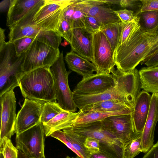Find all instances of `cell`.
Returning a JSON list of instances; mask_svg holds the SVG:
<instances>
[{
    "label": "cell",
    "mask_w": 158,
    "mask_h": 158,
    "mask_svg": "<svg viewBox=\"0 0 158 158\" xmlns=\"http://www.w3.org/2000/svg\"><path fill=\"white\" fill-rule=\"evenodd\" d=\"M79 111L73 112L63 110L47 123L42 124L45 135L50 136L54 132L72 127Z\"/></svg>",
    "instance_id": "cell-21"
},
{
    "label": "cell",
    "mask_w": 158,
    "mask_h": 158,
    "mask_svg": "<svg viewBox=\"0 0 158 158\" xmlns=\"http://www.w3.org/2000/svg\"><path fill=\"white\" fill-rule=\"evenodd\" d=\"M45 134L42 123L36 125L16 135V148L31 158L45 157Z\"/></svg>",
    "instance_id": "cell-8"
},
{
    "label": "cell",
    "mask_w": 158,
    "mask_h": 158,
    "mask_svg": "<svg viewBox=\"0 0 158 158\" xmlns=\"http://www.w3.org/2000/svg\"><path fill=\"white\" fill-rule=\"evenodd\" d=\"M142 6L140 12L158 10V0H140Z\"/></svg>",
    "instance_id": "cell-40"
},
{
    "label": "cell",
    "mask_w": 158,
    "mask_h": 158,
    "mask_svg": "<svg viewBox=\"0 0 158 158\" xmlns=\"http://www.w3.org/2000/svg\"><path fill=\"white\" fill-rule=\"evenodd\" d=\"M64 59L71 71L75 72L83 77L89 76L94 72H98L94 64L71 50L66 53Z\"/></svg>",
    "instance_id": "cell-20"
},
{
    "label": "cell",
    "mask_w": 158,
    "mask_h": 158,
    "mask_svg": "<svg viewBox=\"0 0 158 158\" xmlns=\"http://www.w3.org/2000/svg\"><path fill=\"white\" fill-rule=\"evenodd\" d=\"M60 53L59 48L54 49L35 40L24 53L22 69L27 73L40 68H50Z\"/></svg>",
    "instance_id": "cell-6"
},
{
    "label": "cell",
    "mask_w": 158,
    "mask_h": 158,
    "mask_svg": "<svg viewBox=\"0 0 158 158\" xmlns=\"http://www.w3.org/2000/svg\"><path fill=\"white\" fill-rule=\"evenodd\" d=\"M0 152L4 158H18V149L14 146L10 139L6 137L0 141Z\"/></svg>",
    "instance_id": "cell-31"
},
{
    "label": "cell",
    "mask_w": 158,
    "mask_h": 158,
    "mask_svg": "<svg viewBox=\"0 0 158 158\" xmlns=\"http://www.w3.org/2000/svg\"><path fill=\"white\" fill-rule=\"evenodd\" d=\"M66 136L71 143L74 148L83 158H90L91 155L84 145L86 137L81 135L73 131L71 128L63 130Z\"/></svg>",
    "instance_id": "cell-28"
},
{
    "label": "cell",
    "mask_w": 158,
    "mask_h": 158,
    "mask_svg": "<svg viewBox=\"0 0 158 158\" xmlns=\"http://www.w3.org/2000/svg\"><path fill=\"white\" fill-rule=\"evenodd\" d=\"M65 7L55 4L45 3L35 15L33 22L43 29L58 32Z\"/></svg>",
    "instance_id": "cell-15"
},
{
    "label": "cell",
    "mask_w": 158,
    "mask_h": 158,
    "mask_svg": "<svg viewBox=\"0 0 158 158\" xmlns=\"http://www.w3.org/2000/svg\"><path fill=\"white\" fill-rule=\"evenodd\" d=\"M154 34H156V35H158V26L156 28V29H155Z\"/></svg>",
    "instance_id": "cell-50"
},
{
    "label": "cell",
    "mask_w": 158,
    "mask_h": 158,
    "mask_svg": "<svg viewBox=\"0 0 158 158\" xmlns=\"http://www.w3.org/2000/svg\"><path fill=\"white\" fill-rule=\"evenodd\" d=\"M50 136L62 142L80 158H83L82 156L74 148L71 143L63 131L61 130L56 131L53 132Z\"/></svg>",
    "instance_id": "cell-37"
},
{
    "label": "cell",
    "mask_w": 158,
    "mask_h": 158,
    "mask_svg": "<svg viewBox=\"0 0 158 158\" xmlns=\"http://www.w3.org/2000/svg\"><path fill=\"white\" fill-rule=\"evenodd\" d=\"M141 133L124 146V158H134L142 152L141 148Z\"/></svg>",
    "instance_id": "cell-30"
},
{
    "label": "cell",
    "mask_w": 158,
    "mask_h": 158,
    "mask_svg": "<svg viewBox=\"0 0 158 158\" xmlns=\"http://www.w3.org/2000/svg\"><path fill=\"white\" fill-rule=\"evenodd\" d=\"M64 110L56 100L45 102L42 113L41 122L42 124L47 123Z\"/></svg>",
    "instance_id": "cell-29"
},
{
    "label": "cell",
    "mask_w": 158,
    "mask_h": 158,
    "mask_svg": "<svg viewBox=\"0 0 158 158\" xmlns=\"http://www.w3.org/2000/svg\"><path fill=\"white\" fill-rule=\"evenodd\" d=\"M50 69L54 78L57 102L64 110L75 112L77 107L68 80L69 75L72 71H67L66 69L62 52Z\"/></svg>",
    "instance_id": "cell-5"
},
{
    "label": "cell",
    "mask_w": 158,
    "mask_h": 158,
    "mask_svg": "<svg viewBox=\"0 0 158 158\" xmlns=\"http://www.w3.org/2000/svg\"><path fill=\"white\" fill-rule=\"evenodd\" d=\"M142 158H158V141Z\"/></svg>",
    "instance_id": "cell-42"
},
{
    "label": "cell",
    "mask_w": 158,
    "mask_h": 158,
    "mask_svg": "<svg viewBox=\"0 0 158 158\" xmlns=\"http://www.w3.org/2000/svg\"><path fill=\"white\" fill-rule=\"evenodd\" d=\"M105 4L109 5L113 4L119 5L120 0H102Z\"/></svg>",
    "instance_id": "cell-48"
},
{
    "label": "cell",
    "mask_w": 158,
    "mask_h": 158,
    "mask_svg": "<svg viewBox=\"0 0 158 158\" xmlns=\"http://www.w3.org/2000/svg\"><path fill=\"white\" fill-rule=\"evenodd\" d=\"M121 31V22L101 27L100 31L105 35L114 52L119 45Z\"/></svg>",
    "instance_id": "cell-26"
},
{
    "label": "cell",
    "mask_w": 158,
    "mask_h": 158,
    "mask_svg": "<svg viewBox=\"0 0 158 158\" xmlns=\"http://www.w3.org/2000/svg\"><path fill=\"white\" fill-rule=\"evenodd\" d=\"M73 28L67 20L62 19L58 32L70 44L72 42Z\"/></svg>",
    "instance_id": "cell-34"
},
{
    "label": "cell",
    "mask_w": 158,
    "mask_h": 158,
    "mask_svg": "<svg viewBox=\"0 0 158 158\" xmlns=\"http://www.w3.org/2000/svg\"><path fill=\"white\" fill-rule=\"evenodd\" d=\"M84 145L87 151L91 155L100 152L99 141L91 137H86Z\"/></svg>",
    "instance_id": "cell-38"
},
{
    "label": "cell",
    "mask_w": 158,
    "mask_h": 158,
    "mask_svg": "<svg viewBox=\"0 0 158 158\" xmlns=\"http://www.w3.org/2000/svg\"><path fill=\"white\" fill-rule=\"evenodd\" d=\"M158 50V40L153 45L152 47L150 48V50L147 53L145 58L144 60L147 59L151 55L154 54L156 51ZM141 62V63H142Z\"/></svg>",
    "instance_id": "cell-46"
},
{
    "label": "cell",
    "mask_w": 158,
    "mask_h": 158,
    "mask_svg": "<svg viewBox=\"0 0 158 158\" xmlns=\"http://www.w3.org/2000/svg\"><path fill=\"white\" fill-rule=\"evenodd\" d=\"M121 22L127 23L136 21L139 17L135 16L134 11L127 9L114 10Z\"/></svg>",
    "instance_id": "cell-36"
},
{
    "label": "cell",
    "mask_w": 158,
    "mask_h": 158,
    "mask_svg": "<svg viewBox=\"0 0 158 158\" xmlns=\"http://www.w3.org/2000/svg\"><path fill=\"white\" fill-rule=\"evenodd\" d=\"M119 5L122 7L132 10L133 11L136 10L135 15L140 12L142 3L140 0H120Z\"/></svg>",
    "instance_id": "cell-39"
},
{
    "label": "cell",
    "mask_w": 158,
    "mask_h": 158,
    "mask_svg": "<svg viewBox=\"0 0 158 158\" xmlns=\"http://www.w3.org/2000/svg\"><path fill=\"white\" fill-rule=\"evenodd\" d=\"M158 121V93H156L152 95L149 113L141 133L142 152L146 153L154 145V131Z\"/></svg>",
    "instance_id": "cell-16"
},
{
    "label": "cell",
    "mask_w": 158,
    "mask_h": 158,
    "mask_svg": "<svg viewBox=\"0 0 158 158\" xmlns=\"http://www.w3.org/2000/svg\"><path fill=\"white\" fill-rule=\"evenodd\" d=\"M90 158H113L105 153L100 151L97 153L92 154Z\"/></svg>",
    "instance_id": "cell-47"
},
{
    "label": "cell",
    "mask_w": 158,
    "mask_h": 158,
    "mask_svg": "<svg viewBox=\"0 0 158 158\" xmlns=\"http://www.w3.org/2000/svg\"><path fill=\"white\" fill-rule=\"evenodd\" d=\"M102 26L94 17L86 15L84 20V27L89 32L94 34L100 31Z\"/></svg>",
    "instance_id": "cell-35"
},
{
    "label": "cell",
    "mask_w": 158,
    "mask_h": 158,
    "mask_svg": "<svg viewBox=\"0 0 158 158\" xmlns=\"http://www.w3.org/2000/svg\"><path fill=\"white\" fill-rule=\"evenodd\" d=\"M18 158H31L24 154L21 151L18 149ZM43 158H46L44 157Z\"/></svg>",
    "instance_id": "cell-49"
},
{
    "label": "cell",
    "mask_w": 158,
    "mask_h": 158,
    "mask_svg": "<svg viewBox=\"0 0 158 158\" xmlns=\"http://www.w3.org/2000/svg\"><path fill=\"white\" fill-rule=\"evenodd\" d=\"M114 87L103 92L92 95L73 94L74 102L79 110L98 102L109 100H118L124 103L133 109L136 98L131 91L124 85L115 82Z\"/></svg>",
    "instance_id": "cell-7"
},
{
    "label": "cell",
    "mask_w": 158,
    "mask_h": 158,
    "mask_svg": "<svg viewBox=\"0 0 158 158\" xmlns=\"http://www.w3.org/2000/svg\"><path fill=\"white\" fill-rule=\"evenodd\" d=\"M93 56L97 73L110 74L115 66L114 52L107 38L101 31L93 34Z\"/></svg>",
    "instance_id": "cell-10"
},
{
    "label": "cell",
    "mask_w": 158,
    "mask_h": 158,
    "mask_svg": "<svg viewBox=\"0 0 158 158\" xmlns=\"http://www.w3.org/2000/svg\"><path fill=\"white\" fill-rule=\"evenodd\" d=\"M134 15L139 17L142 30L154 34L158 26V10L140 12Z\"/></svg>",
    "instance_id": "cell-27"
},
{
    "label": "cell",
    "mask_w": 158,
    "mask_h": 158,
    "mask_svg": "<svg viewBox=\"0 0 158 158\" xmlns=\"http://www.w3.org/2000/svg\"><path fill=\"white\" fill-rule=\"evenodd\" d=\"M72 0H44L45 4H55L65 7H66L69 5L72 4Z\"/></svg>",
    "instance_id": "cell-43"
},
{
    "label": "cell",
    "mask_w": 158,
    "mask_h": 158,
    "mask_svg": "<svg viewBox=\"0 0 158 158\" xmlns=\"http://www.w3.org/2000/svg\"><path fill=\"white\" fill-rule=\"evenodd\" d=\"M40 8L35 10L9 27V42L12 43L19 39L28 37L34 38L51 47L56 45L59 40L58 33L43 29L33 22L34 17Z\"/></svg>",
    "instance_id": "cell-3"
},
{
    "label": "cell",
    "mask_w": 158,
    "mask_h": 158,
    "mask_svg": "<svg viewBox=\"0 0 158 158\" xmlns=\"http://www.w3.org/2000/svg\"><path fill=\"white\" fill-rule=\"evenodd\" d=\"M45 102L25 98L17 115L15 133L16 135L41 122L40 119Z\"/></svg>",
    "instance_id": "cell-11"
},
{
    "label": "cell",
    "mask_w": 158,
    "mask_h": 158,
    "mask_svg": "<svg viewBox=\"0 0 158 158\" xmlns=\"http://www.w3.org/2000/svg\"><path fill=\"white\" fill-rule=\"evenodd\" d=\"M1 126L0 141L4 137L10 139L15 133L17 116L16 98L14 89L0 96Z\"/></svg>",
    "instance_id": "cell-13"
},
{
    "label": "cell",
    "mask_w": 158,
    "mask_h": 158,
    "mask_svg": "<svg viewBox=\"0 0 158 158\" xmlns=\"http://www.w3.org/2000/svg\"><path fill=\"white\" fill-rule=\"evenodd\" d=\"M101 122L104 128L120 141L124 146L141 133L136 131L131 113L109 116Z\"/></svg>",
    "instance_id": "cell-9"
},
{
    "label": "cell",
    "mask_w": 158,
    "mask_h": 158,
    "mask_svg": "<svg viewBox=\"0 0 158 158\" xmlns=\"http://www.w3.org/2000/svg\"><path fill=\"white\" fill-rule=\"evenodd\" d=\"M133 110L129 109L110 112L101 111L82 112L79 110L78 115L74 120L73 126L101 121L113 115L131 114Z\"/></svg>",
    "instance_id": "cell-23"
},
{
    "label": "cell",
    "mask_w": 158,
    "mask_h": 158,
    "mask_svg": "<svg viewBox=\"0 0 158 158\" xmlns=\"http://www.w3.org/2000/svg\"><path fill=\"white\" fill-rule=\"evenodd\" d=\"M50 67H42L24 73L19 87L23 96L44 102L56 100L55 83Z\"/></svg>",
    "instance_id": "cell-2"
},
{
    "label": "cell",
    "mask_w": 158,
    "mask_h": 158,
    "mask_svg": "<svg viewBox=\"0 0 158 158\" xmlns=\"http://www.w3.org/2000/svg\"><path fill=\"white\" fill-rule=\"evenodd\" d=\"M121 22L122 31L119 45L123 43L130 35L141 27L139 17L135 22L127 23Z\"/></svg>",
    "instance_id": "cell-32"
},
{
    "label": "cell",
    "mask_w": 158,
    "mask_h": 158,
    "mask_svg": "<svg viewBox=\"0 0 158 158\" xmlns=\"http://www.w3.org/2000/svg\"><path fill=\"white\" fill-rule=\"evenodd\" d=\"M80 158L77 156L75 158L72 157V158Z\"/></svg>",
    "instance_id": "cell-53"
},
{
    "label": "cell",
    "mask_w": 158,
    "mask_h": 158,
    "mask_svg": "<svg viewBox=\"0 0 158 158\" xmlns=\"http://www.w3.org/2000/svg\"><path fill=\"white\" fill-rule=\"evenodd\" d=\"M5 30L0 27V51L2 49L6 44L5 42L6 36Z\"/></svg>",
    "instance_id": "cell-44"
},
{
    "label": "cell",
    "mask_w": 158,
    "mask_h": 158,
    "mask_svg": "<svg viewBox=\"0 0 158 158\" xmlns=\"http://www.w3.org/2000/svg\"><path fill=\"white\" fill-rule=\"evenodd\" d=\"M115 84L111 74H93L83 77L73 91V94L88 95L98 94L114 87Z\"/></svg>",
    "instance_id": "cell-14"
},
{
    "label": "cell",
    "mask_w": 158,
    "mask_h": 158,
    "mask_svg": "<svg viewBox=\"0 0 158 158\" xmlns=\"http://www.w3.org/2000/svg\"><path fill=\"white\" fill-rule=\"evenodd\" d=\"M11 0H4L1 2L0 3V10L1 12H4L9 10Z\"/></svg>",
    "instance_id": "cell-45"
},
{
    "label": "cell",
    "mask_w": 158,
    "mask_h": 158,
    "mask_svg": "<svg viewBox=\"0 0 158 158\" xmlns=\"http://www.w3.org/2000/svg\"><path fill=\"white\" fill-rule=\"evenodd\" d=\"M0 158H4L3 154L1 152H0Z\"/></svg>",
    "instance_id": "cell-51"
},
{
    "label": "cell",
    "mask_w": 158,
    "mask_h": 158,
    "mask_svg": "<svg viewBox=\"0 0 158 158\" xmlns=\"http://www.w3.org/2000/svg\"><path fill=\"white\" fill-rule=\"evenodd\" d=\"M93 34L84 27L73 28L71 50L94 64L93 46Z\"/></svg>",
    "instance_id": "cell-17"
},
{
    "label": "cell",
    "mask_w": 158,
    "mask_h": 158,
    "mask_svg": "<svg viewBox=\"0 0 158 158\" xmlns=\"http://www.w3.org/2000/svg\"><path fill=\"white\" fill-rule=\"evenodd\" d=\"M35 40L32 38L25 37L13 42L16 56L19 57L24 53Z\"/></svg>",
    "instance_id": "cell-33"
},
{
    "label": "cell",
    "mask_w": 158,
    "mask_h": 158,
    "mask_svg": "<svg viewBox=\"0 0 158 158\" xmlns=\"http://www.w3.org/2000/svg\"><path fill=\"white\" fill-rule=\"evenodd\" d=\"M144 63L147 67H152L158 65V50L141 63Z\"/></svg>",
    "instance_id": "cell-41"
},
{
    "label": "cell",
    "mask_w": 158,
    "mask_h": 158,
    "mask_svg": "<svg viewBox=\"0 0 158 158\" xmlns=\"http://www.w3.org/2000/svg\"><path fill=\"white\" fill-rule=\"evenodd\" d=\"M65 158H71L69 156H67Z\"/></svg>",
    "instance_id": "cell-52"
},
{
    "label": "cell",
    "mask_w": 158,
    "mask_h": 158,
    "mask_svg": "<svg viewBox=\"0 0 158 158\" xmlns=\"http://www.w3.org/2000/svg\"><path fill=\"white\" fill-rule=\"evenodd\" d=\"M86 15L72 3L64 8L62 18L68 21L73 29L85 27L84 20Z\"/></svg>",
    "instance_id": "cell-25"
},
{
    "label": "cell",
    "mask_w": 158,
    "mask_h": 158,
    "mask_svg": "<svg viewBox=\"0 0 158 158\" xmlns=\"http://www.w3.org/2000/svg\"><path fill=\"white\" fill-rule=\"evenodd\" d=\"M158 35L145 32L141 28L130 35L114 52L116 69L124 72L131 71L142 62Z\"/></svg>",
    "instance_id": "cell-1"
},
{
    "label": "cell",
    "mask_w": 158,
    "mask_h": 158,
    "mask_svg": "<svg viewBox=\"0 0 158 158\" xmlns=\"http://www.w3.org/2000/svg\"><path fill=\"white\" fill-rule=\"evenodd\" d=\"M152 95L143 90L137 97L131 113L135 128L137 133H142L149 111Z\"/></svg>",
    "instance_id": "cell-19"
},
{
    "label": "cell",
    "mask_w": 158,
    "mask_h": 158,
    "mask_svg": "<svg viewBox=\"0 0 158 158\" xmlns=\"http://www.w3.org/2000/svg\"><path fill=\"white\" fill-rule=\"evenodd\" d=\"M71 128L81 135L98 140L100 151L113 158H124V144L104 128L101 121L73 126Z\"/></svg>",
    "instance_id": "cell-4"
},
{
    "label": "cell",
    "mask_w": 158,
    "mask_h": 158,
    "mask_svg": "<svg viewBox=\"0 0 158 158\" xmlns=\"http://www.w3.org/2000/svg\"><path fill=\"white\" fill-rule=\"evenodd\" d=\"M45 3L44 0H11L7 14V26L13 25Z\"/></svg>",
    "instance_id": "cell-18"
},
{
    "label": "cell",
    "mask_w": 158,
    "mask_h": 158,
    "mask_svg": "<svg viewBox=\"0 0 158 158\" xmlns=\"http://www.w3.org/2000/svg\"><path fill=\"white\" fill-rule=\"evenodd\" d=\"M131 109L126 104L118 100H109L102 101L86 106L79 110L81 112L92 111L113 112Z\"/></svg>",
    "instance_id": "cell-24"
},
{
    "label": "cell",
    "mask_w": 158,
    "mask_h": 158,
    "mask_svg": "<svg viewBox=\"0 0 158 158\" xmlns=\"http://www.w3.org/2000/svg\"><path fill=\"white\" fill-rule=\"evenodd\" d=\"M139 72L141 89L148 93H158V65L143 67Z\"/></svg>",
    "instance_id": "cell-22"
},
{
    "label": "cell",
    "mask_w": 158,
    "mask_h": 158,
    "mask_svg": "<svg viewBox=\"0 0 158 158\" xmlns=\"http://www.w3.org/2000/svg\"><path fill=\"white\" fill-rule=\"evenodd\" d=\"M72 3L87 15L95 18L102 26L121 22L114 10L104 5L102 0H72Z\"/></svg>",
    "instance_id": "cell-12"
}]
</instances>
